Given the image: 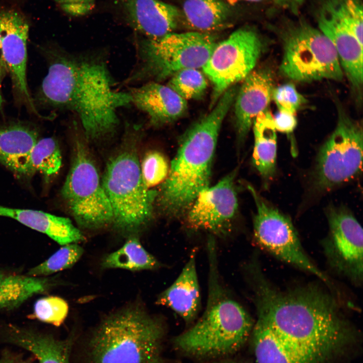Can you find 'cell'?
Masks as SVG:
<instances>
[{
  "label": "cell",
  "mask_w": 363,
  "mask_h": 363,
  "mask_svg": "<svg viewBox=\"0 0 363 363\" xmlns=\"http://www.w3.org/2000/svg\"><path fill=\"white\" fill-rule=\"evenodd\" d=\"M135 40L137 64L126 84L158 82L180 70L202 68L217 44L209 33L196 31L171 32L156 39L137 34Z\"/></svg>",
  "instance_id": "cell-7"
},
{
  "label": "cell",
  "mask_w": 363,
  "mask_h": 363,
  "mask_svg": "<svg viewBox=\"0 0 363 363\" xmlns=\"http://www.w3.org/2000/svg\"><path fill=\"white\" fill-rule=\"evenodd\" d=\"M236 93L234 87L226 90L211 111L182 138L157 194L159 204L167 214L177 215L189 209L198 194L209 187L219 133Z\"/></svg>",
  "instance_id": "cell-3"
},
{
  "label": "cell",
  "mask_w": 363,
  "mask_h": 363,
  "mask_svg": "<svg viewBox=\"0 0 363 363\" xmlns=\"http://www.w3.org/2000/svg\"><path fill=\"white\" fill-rule=\"evenodd\" d=\"M257 363H320L319 359L296 349L280 338L261 318L252 330Z\"/></svg>",
  "instance_id": "cell-24"
},
{
  "label": "cell",
  "mask_w": 363,
  "mask_h": 363,
  "mask_svg": "<svg viewBox=\"0 0 363 363\" xmlns=\"http://www.w3.org/2000/svg\"><path fill=\"white\" fill-rule=\"evenodd\" d=\"M306 0H273V7L284 10L294 15H298Z\"/></svg>",
  "instance_id": "cell-37"
},
{
  "label": "cell",
  "mask_w": 363,
  "mask_h": 363,
  "mask_svg": "<svg viewBox=\"0 0 363 363\" xmlns=\"http://www.w3.org/2000/svg\"><path fill=\"white\" fill-rule=\"evenodd\" d=\"M0 217L10 218L43 233L60 245L83 240L82 232L68 218L40 210L9 207L0 205Z\"/></svg>",
  "instance_id": "cell-23"
},
{
  "label": "cell",
  "mask_w": 363,
  "mask_h": 363,
  "mask_svg": "<svg viewBox=\"0 0 363 363\" xmlns=\"http://www.w3.org/2000/svg\"><path fill=\"white\" fill-rule=\"evenodd\" d=\"M245 1H250V2H260V1H262L264 0H245Z\"/></svg>",
  "instance_id": "cell-42"
},
{
  "label": "cell",
  "mask_w": 363,
  "mask_h": 363,
  "mask_svg": "<svg viewBox=\"0 0 363 363\" xmlns=\"http://www.w3.org/2000/svg\"><path fill=\"white\" fill-rule=\"evenodd\" d=\"M159 264L155 258L142 246L135 236L129 238L118 250L108 255L102 260L104 268H121L131 271L152 270Z\"/></svg>",
  "instance_id": "cell-27"
},
{
  "label": "cell",
  "mask_w": 363,
  "mask_h": 363,
  "mask_svg": "<svg viewBox=\"0 0 363 363\" xmlns=\"http://www.w3.org/2000/svg\"><path fill=\"white\" fill-rule=\"evenodd\" d=\"M0 339L32 352L39 363H69V342L31 328L4 324Z\"/></svg>",
  "instance_id": "cell-21"
},
{
  "label": "cell",
  "mask_w": 363,
  "mask_h": 363,
  "mask_svg": "<svg viewBox=\"0 0 363 363\" xmlns=\"http://www.w3.org/2000/svg\"><path fill=\"white\" fill-rule=\"evenodd\" d=\"M83 248L76 243L64 245L45 261L31 268L27 275L46 277L72 267L81 258Z\"/></svg>",
  "instance_id": "cell-29"
},
{
  "label": "cell",
  "mask_w": 363,
  "mask_h": 363,
  "mask_svg": "<svg viewBox=\"0 0 363 363\" xmlns=\"http://www.w3.org/2000/svg\"><path fill=\"white\" fill-rule=\"evenodd\" d=\"M247 186L257 209L254 232L258 244L276 258L312 273L329 285L327 276L306 254L290 219L266 203L251 185Z\"/></svg>",
  "instance_id": "cell-12"
},
{
  "label": "cell",
  "mask_w": 363,
  "mask_h": 363,
  "mask_svg": "<svg viewBox=\"0 0 363 363\" xmlns=\"http://www.w3.org/2000/svg\"><path fill=\"white\" fill-rule=\"evenodd\" d=\"M264 48L262 37L248 27L236 30L217 43L202 67L213 85L212 107L226 90L255 69Z\"/></svg>",
  "instance_id": "cell-11"
},
{
  "label": "cell",
  "mask_w": 363,
  "mask_h": 363,
  "mask_svg": "<svg viewBox=\"0 0 363 363\" xmlns=\"http://www.w3.org/2000/svg\"><path fill=\"white\" fill-rule=\"evenodd\" d=\"M181 18L192 31L208 33L225 27L230 18V9L222 0H185Z\"/></svg>",
  "instance_id": "cell-26"
},
{
  "label": "cell",
  "mask_w": 363,
  "mask_h": 363,
  "mask_svg": "<svg viewBox=\"0 0 363 363\" xmlns=\"http://www.w3.org/2000/svg\"><path fill=\"white\" fill-rule=\"evenodd\" d=\"M101 183L117 229L133 232L149 222L157 194L145 186L133 150H124L109 159Z\"/></svg>",
  "instance_id": "cell-9"
},
{
  "label": "cell",
  "mask_w": 363,
  "mask_h": 363,
  "mask_svg": "<svg viewBox=\"0 0 363 363\" xmlns=\"http://www.w3.org/2000/svg\"><path fill=\"white\" fill-rule=\"evenodd\" d=\"M115 4L125 22L148 38L173 32L181 19L177 7L159 0H115Z\"/></svg>",
  "instance_id": "cell-17"
},
{
  "label": "cell",
  "mask_w": 363,
  "mask_h": 363,
  "mask_svg": "<svg viewBox=\"0 0 363 363\" xmlns=\"http://www.w3.org/2000/svg\"><path fill=\"white\" fill-rule=\"evenodd\" d=\"M68 311L69 306L65 300L56 296H48L36 301L31 316L58 327L64 322Z\"/></svg>",
  "instance_id": "cell-31"
},
{
  "label": "cell",
  "mask_w": 363,
  "mask_h": 363,
  "mask_svg": "<svg viewBox=\"0 0 363 363\" xmlns=\"http://www.w3.org/2000/svg\"><path fill=\"white\" fill-rule=\"evenodd\" d=\"M210 260L209 291L205 310L197 322L174 340L186 355L210 358L238 351L252 332V319L244 308L226 294L216 275L215 258Z\"/></svg>",
  "instance_id": "cell-4"
},
{
  "label": "cell",
  "mask_w": 363,
  "mask_h": 363,
  "mask_svg": "<svg viewBox=\"0 0 363 363\" xmlns=\"http://www.w3.org/2000/svg\"><path fill=\"white\" fill-rule=\"evenodd\" d=\"M318 29L335 47L343 72L359 101L362 87V45L348 31L331 0H320L315 11Z\"/></svg>",
  "instance_id": "cell-15"
},
{
  "label": "cell",
  "mask_w": 363,
  "mask_h": 363,
  "mask_svg": "<svg viewBox=\"0 0 363 363\" xmlns=\"http://www.w3.org/2000/svg\"><path fill=\"white\" fill-rule=\"evenodd\" d=\"M257 316L282 340L322 362L351 339L336 301L315 286L281 291L253 269Z\"/></svg>",
  "instance_id": "cell-2"
},
{
  "label": "cell",
  "mask_w": 363,
  "mask_h": 363,
  "mask_svg": "<svg viewBox=\"0 0 363 363\" xmlns=\"http://www.w3.org/2000/svg\"><path fill=\"white\" fill-rule=\"evenodd\" d=\"M46 48L48 72L38 101L76 114L87 140L112 135L119 123L118 109L131 105L132 98L129 92L114 89L105 57L100 53Z\"/></svg>",
  "instance_id": "cell-1"
},
{
  "label": "cell",
  "mask_w": 363,
  "mask_h": 363,
  "mask_svg": "<svg viewBox=\"0 0 363 363\" xmlns=\"http://www.w3.org/2000/svg\"><path fill=\"white\" fill-rule=\"evenodd\" d=\"M252 127L254 136L253 165L261 176L268 180L275 172L277 150L276 130L268 108L258 115Z\"/></svg>",
  "instance_id": "cell-25"
},
{
  "label": "cell",
  "mask_w": 363,
  "mask_h": 363,
  "mask_svg": "<svg viewBox=\"0 0 363 363\" xmlns=\"http://www.w3.org/2000/svg\"><path fill=\"white\" fill-rule=\"evenodd\" d=\"M132 104L146 113L150 125L161 127L183 116L188 109L187 100L167 85L148 81L129 92Z\"/></svg>",
  "instance_id": "cell-19"
},
{
  "label": "cell",
  "mask_w": 363,
  "mask_h": 363,
  "mask_svg": "<svg viewBox=\"0 0 363 363\" xmlns=\"http://www.w3.org/2000/svg\"><path fill=\"white\" fill-rule=\"evenodd\" d=\"M334 9L348 31L362 45L361 0H331Z\"/></svg>",
  "instance_id": "cell-32"
},
{
  "label": "cell",
  "mask_w": 363,
  "mask_h": 363,
  "mask_svg": "<svg viewBox=\"0 0 363 363\" xmlns=\"http://www.w3.org/2000/svg\"><path fill=\"white\" fill-rule=\"evenodd\" d=\"M272 99L276 104L278 110L295 114L307 102L305 97L291 83L274 87Z\"/></svg>",
  "instance_id": "cell-34"
},
{
  "label": "cell",
  "mask_w": 363,
  "mask_h": 363,
  "mask_svg": "<svg viewBox=\"0 0 363 363\" xmlns=\"http://www.w3.org/2000/svg\"><path fill=\"white\" fill-rule=\"evenodd\" d=\"M336 128L320 148L317 158L314 186L327 191L357 175L361 170L362 129L337 104Z\"/></svg>",
  "instance_id": "cell-10"
},
{
  "label": "cell",
  "mask_w": 363,
  "mask_h": 363,
  "mask_svg": "<svg viewBox=\"0 0 363 363\" xmlns=\"http://www.w3.org/2000/svg\"><path fill=\"white\" fill-rule=\"evenodd\" d=\"M68 14L82 16L90 13L95 6V0H53Z\"/></svg>",
  "instance_id": "cell-35"
},
{
  "label": "cell",
  "mask_w": 363,
  "mask_h": 363,
  "mask_svg": "<svg viewBox=\"0 0 363 363\" xmlns=\"http://www.w3.org/2000/svg\"><path fill=\"white\" fill-rule=\"evenodd\" d=\"M273 119L276 130L284 133H292L297 125L295 114L285 111L278 110Z\"/></svg>",
  "instance_id": "cell-36"
},
{
  "label": "cell",
  "mask_w": 363,
  "mask_h": 363,
  "mask_svg": "<svg viewBox=\"0 0 363 363\" xmlns=\"http://www.w3.org/2000/svg\"><path fill=\"white\" fill-rule=\"evenodd\" d=\"M162 323L141 307L110 315L97 327L86 348V363H164Z\"/></svg>",
  "instance_id": "cell-5"
},
{
  "label": "cell",
  "mask_w": 363,
  "mask_h": 363,
  "mask_svg": "<svg viewBox=\"0 0 363 363\" xmlns=\"http://www.w3.org/2000/svg\"><path fill=\"white\" fill-rule=\"evenodd\" d=\"M28 32V21L20 13L14 10H0L1 45L16 98L40 116L30 95L26 79Z\"/></svg>",
  "instance_id": "cell-14"
},
{
  "label": "cell",
  "mask_w": 363,
  "mask_h": 363,
  "mask_svg": "<svg viewBox=\"0 0 363 363\" xmlns=\"http://www.w3.org/2000/svg\"><path fill=\"white\" fill-rule=\"evenodd\" d=\"M30 159L34 173L38 171L45 177L55 175L62 163L58 142L51 137L38 139L32 150Z\"/></svg>",
  "instance_id": "cell-28"
},
{
  "label": "cell",
  "mask_w": 363,
  "mask_h": 363,
  "mask_svg": "<svg viewBox=\"0 0 363 363\" xmlns=\"http://www.w3.org/2000/svg\"><path fill=\"white\" fill-rule=\"evenodd\" d=\"M38 137L36 128L24 122L0 125V163L18 176L32 175L30 154Z\"/></svg>",
  "instance_id": "cell-20"
},
{
  "label": "cell",
  "mask_w": 363,
  "mask_h": 363,
  "mask_svg": "<svg viewBox=\"0 0 363 363\" xmlns=\"http://www.w3.org/2000/svg\"><path fill=\"white\" fill-rule=\"evenodd\" d=\"M235 175L236 170H233L198 194L187 215V222L191 227L219 232L230 224L238 207Z\"/></svg>",
  "instance_id": "cell-16"
},
{
  "label": "cell",
  "mask_w": 363,
  "mask_h": 363,
  "mask_svg": "<svg viewBox=\"0 0 363 363\" xmlns=\"http://www.w3.org/2000/svg\"><path fill=\"white\" fill-rule=\"evenodd\" d=\"M222 363H242V362H238L237 361H225V362H223Z\"/></svg>",
  "instance_id": "cell-41"
},
{
  "label": "cell",
  "mask_w": 363,
  "mask_h": 363,
  "mask_svg": "<svg viewBox=\"0 0 363 363\" xmlns=\"http://www.w3.org/2000/svg\"><path fill=\"white\" fill-rule=\"evenodd\" d=\"M283 48L280 73L297 82L341 81L343 72L332 42L302 18L284 19L272 27Z\"/></svg>",
  "instance_id": "cell-6"
},
{
  "label": "cell",
  "mask_w": 363,
  "mask_h": 363,
  "mask_svg": "<svg viewBox=\"0 0 363 363\" xmlns=\"http://www.w3.org/2000/svg\"><path fill=\"white\" fill-rule=\"evenodd\" d=\"M5 273H6L5 271H4V270H2L0 269V282H1V280H2V279L3 278V277L4 275V274H5Z\"/></svg>",
  "instance_id": "cell-40"
},
{
  "label": "cell",
  "mask_w": 363,
  "mask_h": 363,
  "mask_svg": "<svg viewBox=\"0 0 363 363\" xmlns=\"http://www.w3.org/2000/svg\"><path fill=\"white\" fill-rule=\"evenodd\" d=\"M0 363H26L19 356L10 353H5L0 359Z\"/></svg>",
  "instance_id": "cell-39"
},
{
  "label": "cell",
  "mask_w": 363,
  "mask_h": 363,
  "mask_svg": "<svg viewBox=\"0 0 363 363\" xmlns=\"http://www.w3.org/2000/svg\"><path fill=\"white\" fill-rule=\"evenodd\" d=\"M194 251L173 283L158 297L157 304L170 308L186 322L196 317L200 292Z\"/></svg>",
  "instance_id": "cell-22"
},
{
  "label": "cell",
  "mask_w": 363,
  "mask_h": 363,
  "mask_svg": "<svg viewBox=\"0 0 363 363\" xmlns=\"http://www.w3.org/2000/svg\"><path fill=\"white\" fill-rule=\"evenodd\" d=\"M167 85L187 100L203 96L207 87V82L198 69H187L174 74Z\"/></svg>",
  "instance_id": "cell-30"
},
{
  "label": "cell",
  "mask_w": 363,
  "mask_h": 363,
  "mask_svg": "<svg viewBox=\"0 0 363 363\" xmlns=\"http://www.w3.org/2000/svg\"><path fill=\"white\" fill-rule=\"evenodd\" d=\"M7 69L5 62L1 45L0 37V111H2L5 100L2 92V85L4 79L7 73Z\"/></svg>",
  "instance_id": "cell-38"
},
{
  "label": "cell",
  "mask_w": 363,
  "mask_h": 363,
  "mask_svg": "<svg viewBox=\"0 0 363 363\" xmlns=\"http://www.w3.org/2000/svg\"><path fill=\"white\" fill-rule=\"evenodd\" d=\"M329 232L324 251L331 265L357 284L363 270V232L358 221L342 207L327 210Z\"/></svg>",
  "instance_id": "cell-13"
},
{
  "label": "cell",
  "mask_w": 363,
  "mask_h": 363,
  "mask_svg": "<svg viewBox=\"0 0 363 363\" xmlns=\"http://www.w3.org/2000/svg\"><path fill=\"white\" fill-rule=\"evenodd\" d=\"M140 167L143 182L145 186L150 189L165 180L170 165L162 153L153 150L145 154Z\"/></svg>",
  "instance_id": "cell-33"
},
{
  "label": "cell",
  "mask_w": 363,
  "mask_h": 363,
  "mask_svg": "<svg viewBox=\"0 0 363 363\" xmlns=\"http://www.w3.org/2000/svg\"><path fill=\"white\" fill-rule=\"evenodd\" d=\"M73 126L72 161L61 195L80 226L90 229L102 228L112 223V208L82 129L76 121Z\"/></svg>",
  "instance_id": "cell-8"
},
{
  "label": "cell",
  "mask_w": 363,
  "mask_h": 363,
  "mask_svg": "<svg viewBox=\"0 0 363 363\" xmlns=\"http://www.w3.org/2000/svg\"><path fill=\"white\" fill-rule=\"evenodd\" d=\"M274 83V72L266 66L255 69L243 80L234 101L239 140L245 138L258 115L268 108Z\"/></svg>",
  "instance_id": "cell-18"
}]
</instances>
